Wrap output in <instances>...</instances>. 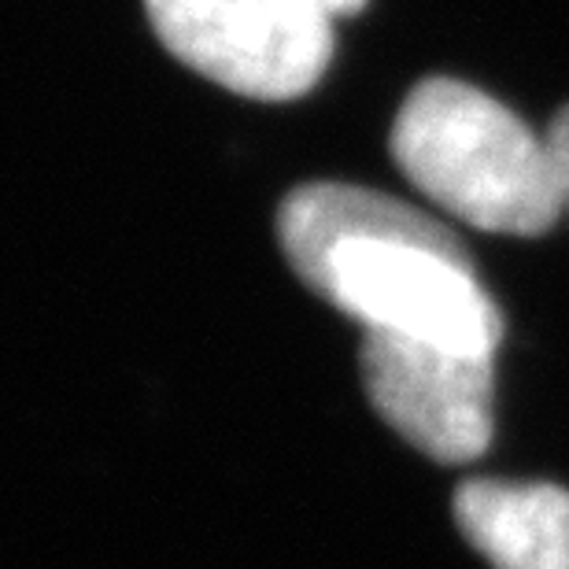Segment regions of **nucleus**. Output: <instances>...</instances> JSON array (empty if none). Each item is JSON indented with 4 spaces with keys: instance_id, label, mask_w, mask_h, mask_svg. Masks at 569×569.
<instances>
[{
    "instance_id": "nucleus-4",
    "label": "nucleus",
    "mask_w": 569,
    "mask_h": 569,
    "mask_svg": "<svg viewBox=\"0 0 569 569\" xmlns=\"http://www.w3.org/2000/svg\"><path fill=\"white\" fill-rule=\"evenodd\" d=\"M362 385L385 422L437 462H473L492 443V356L362 333Z\"/></svg>"
},
{
    "instance_id": "nucleus-2",
    "label": "nucleus",
    "mask_w": 569,
    "mask_h": 569,
    "mask_svg": "<svg viewBox=\"0 0 569 569\" xmlns=\"http://www.w3.org/2000/svg\"><path fill=\"white\" fill-rule=\"evenodd\" d=\"M392 159L426 200L485 233L540 237L566 211L548 138L455 78L411 89L392 127Z\"/></svg>"
},
{
    "instance_id": "nucleus-1",
    "label": "nucleus",
    "mask_w": 569,
    "mask_h": 569,
    "mask_svg": "<svg viewBox=\"0 0 569 569\" xmlns=\"http://www.w3.org/2000/svg\"><path fill=\"white\" fill-rule=\"evenodd\" d=\"M278 237L296 278L362 333L496 356L503 318L432 214L378 189L315 181L281 203Z\"/></svg>"
},
{
    "instance_id": "nucleus-5",
    "label": "nucleus",
    "mask_w": 569,
    "mask_h": 569,
    "mask_svg": "<svg viewBox=\"0 0 569 569\" xmlns=\"http://www.w3.org/2000/svg\"><path fill=\"white\" fill-rule=\"evenodd\" d=\"M455 521L492 569H569V492L559 485L466 481Z\"/></svg>"
},
{
    "instance_id": "nucleus-6",
    "label": "nucleus",
    "mask_w": 569,
    "mask_h": 569,
    "mask_svg": "<svg viewBox=\"0 0 569 569\" xmlns=\"http://www.w3.org/2000/svg\"><path fill=\"white\" fill-rule=\"evenodd\" d=\"M548 148L555 159V174H559V189H562V208L569 211V108H562L555 122L548 127Z\"/></svg>"
},
{
    "instance_id": "nucleus-3",
    "label": "nucleus",
    "mask_w": 569,
    "mask_h": 569,
    "mask_svg": "<svg viewBox=\"0 0 569 569\" xmlns=\"http://www.w3.org/2000/svg\"><path fill=\"white\" fill-rule=\"evenodd\" d=\"M367 0H144L170 56L252 100H292L333 60V22Z\"/></svg>"
}]
</instances>
